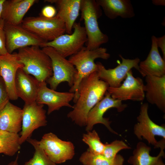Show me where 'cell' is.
I'll return each instance as SVG.
<instances>
[{"instance_id":"1","label":"cell","mask_w":165,"mask_h":165,"mask_svg":"<svg viewBox=\"0 0 165 165\" xmlns=\"http://www.w3.org/2000/svg\"><path fill=\"white\" fill-rule=\"evenodd\" d=\"M109 87L99 78L97 72L83 79L78 87L79 97L68 117L79 126H86L88 113L103 97Z\"/></svg>"},{"instance_id":"2","label":"cell","mask_w":165,"mask_h":165,"mask_svg":"<svg viewBox=\"0 0 165 165\" xmlns=\"http://www.w3.org/2000/svg\"><path fill=\"white\" fill-rule=\"evenodd\" d=\"M37 46L20 48L17 53L22 69L33 76L39 82L46 81L53 74L52 61L49 57Z\"/></svg>"},{"instance_id":"3","label":"cell","mask_w":165,"mask_h":165,"mask_svg":"<svg viewBox=\"0 0 165 165\" xmlns=\"http://www.w3.org/2000/svg\"><path fill=\"white\" fill-rule=\"evenodd\" d=\"M110 56L105 48L100 47L89 50L84 46L79 52L69 57L68 61L75 66L77 72L74 84L69 90V92L75 94L73 99L75 103L79 97L78 87L81 81L91 74L98 71V66L95 60L97 58L107 60Z\"/></svg>"},{"instance_id":"4","label":"cell","mask_w":165,"mask_h":165,"mask_svg":"<svg viewBox=\"0 0 165 165\" xmlns=\"http://www.w3.org/2000/svg\"><path fill=\"white\" fill-rule=\"evenodd\" d=\"M81 20H83L87 37L86 48L89 50L98 48L109 40L99 27L98 19L102 15L101 7L94 0H81Z\"/></svg>"},{"instance_id":"5","label":"cell","mask_w":165,"mask_h":165,"mask_svg":"<svg viewBox=\"0 0 165 165\" xmlns=\"http://www.w3.org/2000/svg\"><path fill=\"white\" fill-rule=\"evenodd\" d=\"M21 25L46 42L52 41L66 32L64 23L56 15L52 18L41 15L27 17L24 19Z\"/></svg>"},{"instance_id":"6","label":"cell","mask_w":165,"mask_h":165,"mask_svg":"<svg viewBox=\"0 0 165 165\" xmlns=\"http://www.w3.org/2000/svg\"><path fill=\"white\" fill-rule=\"evenodd\" d=\"M42 49L52 61L53 75L46 81L50 89L56 90L60 83L64 82L72 87L77 72L75 66L53 48L47 46Z\"/></svg>"},{"instance_id":"7","label":"cell","mask_w":165,"mask_h":165,"mask_svg":"<svg viewBox=\"0 0 165 165\" xmlns=\"http://www.w3.org/2000/svg\"><path fill=\"white\" fill-rule=\"evenodd\" d=\"M73 32L70 34H63L53 40L45 42L41 47H51L61 55L66 58L79 52L87 41V37L84 27L75 22Z\"/></svg>"},{"instance_id":"8","label":"cell","mask_w":165,"mask_h":165,"mask_svg":"<svg viewBox=\"0 0 165 165\" xmlns=\"http://www.w3.org/2000/svg\"><path fill=\"white\" fill-rule=\"evenodd\" d=\"M39 143L47 156L56 164L71 160L75 155L74 146L71 142L63 141L51 132L45 134Z\"/></svg>"},{"instance_id":"9","label":"cell","mask_w":165,"mask_h":165,"mask_svg":"<svg viewBox=\"0 0 165 165\" xmlns=\"http://www.w3.org/2000/svg\"><path fill=\"white\" fill-rule=\"evenodd\" d=\"M148 103L141 104L139 114L137 117L138 123L134 127V133L140 140L143 137L154 148L160 147V141H157L155 136L162 137L165 139V125H159L153 122L148 114Z\"/></svg>"},{"instance_id":"10","label":"cell","mask_w":165,"mask_h":165,"mask_svg":"<svg viewBox=\"0 0 165 165\" xmlns=\"http://www.w3.org/2000/svg\"><path fill=\"white\" fill-rule=\"evenodd\" d=\"M43 107L44 105L36 101L24 104L22 109V128L20 136L21 145L31 138L35 130L47 125L46 111Z\"/></svg>"},{"instance_id":"11","label":"cell","mask_w":165,"mask_h":165,"mask_svg":"<svg viewBox=\"0 0 165 165\" xmlns=\"http://www.w3.org/2000/svg\"><path fill=\"white\" fill-rule=\"evenodd\" d=\"M4 29L6 47L9 53L16 49L28 46H37L41 47L46 42L24 28L21 25H14L5 22Z\"/></svg>"},{"instance_id":"12","label":"cell","mask_w":165,"mask_h":165,"mask_svg":"<svg viewBox=\"0 0 165 165\" xmlns=\"http://www.w3.org/2000/svg\"><path fill=\"white\" fill-rule=\"evenodd\" d=\"M127 105L123 104L122 101L112 98L107 92L103 97L90 111L87 116L86 130L91 131L94 126L98 123L104 125L109 130L115 134L118 135L111 127V122L108 118L104 117L105 112L112 108H116L119 112L124 111Z\"/></svg>"},{"instance_id":"13","label":"cell","mask_w":165,"mask_h":165,"mask_svg":"<svg viewBox=\"0 0 165 165\" xmlns=\"http://www.w3.org/2000/svg\"><path fill=\"white\" fill-rule=\"evenodd\" d=\"M119 56L122 62L114 68L106 69L101 62L96 63L98 66L97 72L99 78L107 83L109 87L116 88L120 86L126 78L127 73L132 68L138 70L140 62L139 58L126 59L120 54Z\"/></svg>"},{"instance_id":"14","label":"cell","mask_w":165,"mask_h":165,"mask_svg":"<svg viewBox=\"0 0 165 165\" xmlns=\"http://www.w3.org/2000/svg\"><path fill=\"white\" fill-rule=\"evenodd\" d=\"M144 84L141 78L134 76L131 70L123 82L118 87H109L107 92L114 99L121 101H142L145 98Z\"/></svg>"},{"instance_id":"15","label":"cell","mask_w":165,"mask_h":165,"mask_svg":"<svg viewBox=\"0 0 165 165\" xmlns=\"http://www.w3.org/2000/svg\"><path fill=\"white\" fill-rule=\"evenodd\" d=\"M74 93L59 92L49 88L46 81L39 82L37 97L36 101L39 104L46 105L48 106L47 114L59 110L61 108L67 106L72 108L70 102L73 100Z\"/></svg>"},{"instance_id":"16","label":"cell","mask_w":165,"mask_h":165,"mask_svg":"<svg viewBox=\"0 0 165 165\" xmlns=\"http://www.w3.org/2000/svg\"><path fill=\"white\" fill-rule=\"evenodd\" d=\"M23 66L20 62L17 53L0 55V76L2 78L10 100H15L18 98L15 87L16 72Z\"/></svg>"},{"instance_id":"17","label":"cell","mask_w":165,"mask_h":165,"mask_svg":"<svg viewBox=\"0 0 165 165\" xmlns=\"http://www.w3.org/2000/svg\"><path fill=\"white\" fill-rule=\"evenodd\" d=\"M39 82L34 77L25 72L22 69L17 71L15 80L16 95L24 102L30 103L36 101L39 87Z\"/></svg>"},{"instance_id":"18","label":"cell","mask_w":165,"mask_h":165,"mask_svg":"<svg viewBox=\"0 0 165 165\" xmlns=\"http://www.w3.org/2000/svg\"><path fill=\"white\" fill-rule=\"evenodd\" d=\"M156 38L154 35L152 36L151 47L149 54L145 60L139 63L138 71L143 77H161L165 75V60L159 52Z\"/></svg>"},{"instance_id":"19","label":"cell","mask_w":165,"mask_h":165,"mask_svg":"<svg viewBox=\"0 0 165 165\" xmlns=\"http://www.w3.org/2000/svg\"><path fill=\"white\" fill-rule=\"evenodd\" d=\"M145 97L150 103L156 105L165 112V75L161 77L148 75L145 77Z\"/></svg>"},{"instance_id":"20","label":"cell","mask_w":165,"mask_h":165,"mask_svg":"<svg viewBox=\"0 0 165 165\" xmlns=\"http://www.w3.org/2000/svg\"><path fill=\"white\" fill-rule=\"evenodd\" d=\"M35 0H5L1 18L5 22L14 25H21L23 18Z\"/></svg>"},{"instance_id":"21","label":"cell","mask_w":165,"mask_h":165,"mask_svg":"<svg viewBox=\"0 0 165 165\" xmlns=\"http://www.w3.org/2000/svg\"><path fill=\"white\" fill-rule=\"evenodd\" d=\"M81 0H48L45 2L55 4L58 9L56 16L64 23L66 32L71 34L73 26L79 16Z\"/></svg>"},{"instance_id":"22","label":"cell","mask_w":165,"mask_h":165,"mask_svg":"<svg viewBox=\"0 0 165 165\" xmlns=\"http://www.w3.org/2000/svg\"><path fill=\"white\" fill-rule=\"evenodd\" d=\"M22 109L9 101L0 111V130L18 134L21 131Z\"/></svg>"},{"instance_id":"23","label":"cell","mask_w":165,"mask_h":165,"mask_svg":"<svg viewBox=\"0 0 165 165\" xmlns=\"http://www.w3.org/2000/svg\"><path fill=\"white\" fill-rule=\"evenodd\" d=\"M106 16L110 19L118 17L123 19L135 16L134 10L130 0H97Z\"/></svg>"},{"instance_id":"24","label":"cell","mask_w":165,"mask_h":165,"mask_svg":"<svg viewBox=\"0 0 165 165\" xmlns=\"http://www.w3.org/2000/svg\"><path fill=\"white\" fill-rule=\"evenodd\" d=\"M18 134L0 130V154L14 156L21 148Z\"/></svg>"},{"instance_id":"25","label":"cell","mask_w":165,"mask_h":165,"mask_svg":"<svg viewBox=\"0 0 165 165\" xmlns=\"http://www.w3.org/2000/svg\"><path fill=\"white\" fill-rule=\"evenodd\" d=\"M79 160L83 165H123L124 159L117 154L114 159L110 160L102 154L93 153L87 149L81 155Z\"/></svg>"},{"instance_id":"26","label":"cell","mask_w":165,"mask_h":165,"mask_svg":"<svg viewBox=\"0 0 165 165\" xmlns=\"http://www.w3.org/2000/svg\"><path fill=\"white\" fill-rule=\"evenodd\" d=\"M151 148L142 142H138L133 151V155L128 160V162L132 165H152L159 157L150 155Z\"/></svg>"},{"instance_id":"27","label":"cell","mask_w":165,"mask_h":165,"mask_svg":"<svg viewBox=\"0 0 165 165\" xmlns=\"http://www.w3.org/2000/svg\"><path fill=\"white\" fill-rule=\"evenodd\" d=\"M26 141L33 147L35 152L33 157L23 165H57L46 155L40 146L38 141L30 138Z\"/></svg>"},{"instance_id":"28","label":"cell","mask_w":165,"mask_h":165,"mask_svg":"<svg viewBox=\"0 0 165 165\" xmlns=\"http://www.w3.org/2000/svg\"><path fill=\"white\" fill-rule=\"evenodd\" d=\"M82 141L89 146L88 148L91 152L97 154H102L105 144L102 143L95 130L88 131L82 136Z\"/></svg>"},{"instance_id":"29","label":"cell","mask_w":165,"mask_h":165,"mask_svg":"<svg viewBox=\"0 0 165 165\" xmlns=\"http://www.w3.org/2000/svg\"><path fill=\"white\" fill-rule=\"evenodd\" d=\"M130 148H131L123 141L116 140L109 144H105V147L102 154L107 158L112 160L115 158L120 150Z\"/></svg>"},{"instance_id":"30","label":"cell","mask_w":165,"mask_h":165,"mask_svg":"<svg viewBox=\"0 0 165 165\" xmlns=\"http://www.w3.org/2000/svg\"><path fill=\"white\" fill-rule=\"evenodd\" d=\"M4 82L2 78L0 77V111L9 101Z\"/></svg>"},{"instance_id":"31","label":"cell","mask_w":165,"mask_h":165,"mask_svg":"<svg viewBox=\"0 0 165 165\" xmlns=\"http://www.w3.org/2000/svg\"><path fill=\"white\" fill-rule=\"evenodd\" d=\"M5 22L0 18V55L6 54L7 52L6 45V38L4 26Z\"/></svg>"},{"instance_id":"32","label":"cell","mask_w":165,"mask_h":165,"mask_svg":"<svg viewBox=\"0 0 165 165\" xmlns=\"http://www.w3.org/2000/svg\"><path fill=\"white\" fill-rule=\"evenodd\" d=\"M57 10L55 8L51 5H47L42 9L41 16L47 18L54 17L57 14Z\"/></svg>"},{"instance_id":"33","label":"cell","mask_w":165,"mask_h":165,"mask_svg":"<svg viewBox=\"0 0 165 165\" xmlns=\"http://www.w3.org/2000/svg\"><path fill=\"white\" fill-rule=\"evenodd\" d=\"M156 41L158 47H160L163 55V59L165 60V35L156 38Z\"/></svg>"},{"instance_id":"34","label":"cell","mask_w":165,"mask_h":165,"mask_svg":"<svg viewBox=\"0 0 165 165\" xmlns=\"http://www.w3.org/2000/svg\"><path fill=\"white\" fill-rule=\"evenodd\" d=\"M164 149L163 148H160V151L159 153V156L152 165H165L162 159V157L164 158L165 157V153L163 151Z\"/></svg>"},{"instance_id":"35","label":"cell","mask_w":165,"mask_h":165,"mask_svg":"<svg viewBox=\"0 0 165 165\" xmlns=\"http://www.w3.org/2000/svg\"><path fill=\"white\" fill-rule=\"evenodd\" d=\"M152 3L156 6H165V0H152Z\"/></svg>"},{"instance_id":"36","label":"cell","mask_w":165,"mask_h":165,"mask_svg":"<svg viewBox=\"0 0 165 165\" xmlns=\"http://www.w3.org/2000/svg\"><path fill=\"white\" fill-rule=\"evenodd\" d=\"M18 155L17 156L15 160L11 161V162L9 163V164H8L7 165H19L18 162Z\"/></svg>"},{"instance_id":"37","label":"cell","mask_w":165,"mask_h":165,"mask_svg":"<svg viewBox=\"0 0 165 165\" xmlns=\"http://www.w3.org/2000/svg\"><path fill=\"white\" fill-rule=\"evenodd\" d=\"M5 0H0V18H1V14L2 12L3 6Z\"/></svg>"},{"instance_id":"38","label":"cell","mask_w":165,"mask_h":165,"mask_svg":"<svg viewBox=\"0 0 165 165\" xmlns=\"http://www.w3.org/2000/svg\"></svg>"}]
</instances>
